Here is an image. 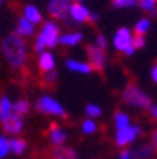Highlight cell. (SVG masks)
<instances>
[{
	"label": "cell",
	"mask_w": 157,
	"mask_h": 159,
	"mask_svg": "<svg viewBox=\"0 0 157 159\" xmlns=\"http://www.w3.org/2000/svg\"><path fill=\"white\" fill-rule=\"evenodd\" d=\"M91 13L92 11L84 3H72L68 20L74 21L75 24H84L91 20Z\"/></svg>",
	"instance_id": "obj_9"
},
{
	"label": "cell",
	"mask_w": 157,
	"mask_h": 159,
	"mask_svg": "<svg viewBox=\"0 0 157 159\" xmlns=\"http://www.w3.org/2000/svg\"><path fill=\"white\" fill-rule=\"evenodd\" d=\"M81 129L82 132L85 134V135H91V134H95L96 129H98V124H96L95 119L92 118H86L81 125Z\"/></svg>",
	"instance_id": "obj_24"
},
{
	"label": "cell",
	"mask_w": 157,
	"mask_h": 159,
	"mask_svg": "<svg viewBox=\"0 0 157 159\" xmlns=\"http://www.w3.org/2000/svg\"><path fill=\"white\" fill-rule=\"evenodd\" d=\"M84 40V33L79 30H74V31H65L61 33L59 37V46L62 47H75L79 43H82Z\"/></svg>",
	"instance_id": "obj_13"
},
{
	"label": "cell",
	"mask_w": 157,
	"mask_h": 159,
	"mask_svg": "<svg viewBox=\"0 0 157 159\" xmlns=\"http://www.w3.org/2000/svg\"><path fill=\"white\" fill-rule=\"evenodd\" d=\"M150 77H151V80H153V83H156V84H157V64H154V66L151 67Z\"/></svg>",
	"instance_id": "obj_34"
},
{
	"label": "cell",
	"mask_w": 157,
	"mask_h": 159,
	"mask_svg": "<svg viewBox=\"0 0 157 159\" xmlns=\"http://www.w3.org/2000/svg\"><path fill=\"white\" fill-rule=\"evenodd\" d=\"M146 46V37L144 36H139V34H134L133 36V47L136 50H140Z\"/></svg>",
	"instance_id": "obj_30"
},
{
	"label": "cell",
	"mask_w": 157,
	"mask_h": 159,
	"mask_svg": "<svg viewBox=\"0 0 157 159\" xmlns=\"http://www.w3.org/2000/svg\"><path fill=\"white\" fill-rule=\"evenodd\" d=\"M156 153V149L153 145H142L133 151V159H151Z\"/></svg>",
	"instance_id": "obj_19"
},
{
	"label": "cell",
	"mask_w": 157,
	"mask_h": 159,
	"mask_svg": "<svg viewBox=\"0 0 157 159\" xmlns=\"http://www.w3.org/2000/svg\"><path fill=\"white\" fill-rule=\"evenodd\" d=\"M118 159H133V149H123L119 153Z\"/></svg>",
	"instance_id": "obj_32"
},
{
	"label": "cell",
	"mask_w": 157,
	"mask_h": 159,
	"mask_svg": "<svg viewBox=\"0 0 157 159\" xmlns=\"http://www.w3.org/2000/svg\"><path fill=\"white\" fill-rule=\"evenodd\" d=\"M142 135V126L140 125H134V124H130V125L124 126V128L116 129V135H115V142L118 146H122V148H126L130 143H133L139 136Z\"/></svg>",
	"instance_id": "obj_6"
},
{
	"label": "cell",
	"mask_w": 157,
	"mask_h": 159,
	"mask_svg": "<svg viewBox=\"0 0 157 159\" xmlns=\"http://www.w3.org/2000/svg\"><path fill=\"white\" fill-rule=\"evenodd\" d=\"M72 2H74V3H84L85 0H72Z\"/></svg>",
	"instance_id": "obj_36"
},
{
	"label": "cell",
	"mask_w": 157,
	"mask_h": 159,
	"mask_svg": "<svg viewBox=\"0 0 157 159\" xmlns=\"http://www.w3.org/2000/svg\"><path fill=\"white\" fill-rule=\"evenodd\" d=\"M137 0H113V6L118 9H130L134 7Z\"/></svg>",
	"instance_id": "obj_28"
},
{
	"label": "cell",
	"mask_w": 157,
	"mask_h": 159,
	"mask_svg": "<svg viewBox=\"0 0 157 159\" xmlns=\"http://www.w3.org/2000/svg\"><path fill=\"white\" fill-rule=\"evenodd\" d=\"M13 108H14V112L20 116H24L30 109V104L27 99H17L13 102Z\"/></svg>",
	"instance_id": "obj_23"
},
{
	"label": "cell",
	"mask_w": 157,
	"mask_h": 159,
	"mask_svg": "<svg viewBox=\"0 0 157 159\" xmlns=\"http://www.w3.org/2000/svg\"><path fill=\"white\" fill-rule=\"evenodd\" d=\"M4 2H6V0H0V6H2V4H3Z\"/></svg>",
	"instance_id": "obj_37"
},
{
	"label": "cell",
	"mask_w": 157,
	"mask_h": 159,
	"mask_svg": "<svg viewBox=\"0 0 157 159\" xmlns=\"http://www.w3.org/2000/svg\"><path fill=\"white\" fill-rule=\"evenodd\" d=\"M65 67L71 71V73L75 74H91L92 73V66L88 61H82V60H76V58H68L65 61Z\"/></svg>",
	"instance_id": "obj_11"
},
{
	"label": "cell",
	"mask_w": 157,
	"mask_h": 159,
	"mask_svg": "<svg viewBox=\"0 0 157 159\" xmlns=\"http://www.w3.org/2000/svg\"><path fill=\"white\" fill-rule=\"evenodd\" d=\"M149 112H150L151 118L157 119V104H151L150 108H149Z\"/></svg>",
	"instance_id": "obj_33"
},
{
	"label": "cell",
	"mask_w": 157,
	"mask_h": 159,
	"mask_svg": "<svg viewBox=\"0 0 157 159\" xmlns=\"http://www.w3.org/2000/svg\"><path fill=\"white\" fill-rule=\"evenodd\" d=\"M48 136H50V141L52 142L54 146H62L67 141V132L61 128V126L55 125V124L50 128Z\"/></svg>",
	"instance_id": "obj_16"
},
{
	"label": "cell",
	"mask_w": 157,
	"mask_h": 159,
	"mask_svg": "<svg viewBox=\"0 0 157 159\" xmlns=\"http://www.w3.org/2000/svg\"><path fill=\"white\" fill-rule=\"evenodd\" d=\"M139 6L142 7V10L153 14L156 13V9H157V0H140Z\"/></svg>",
	"instance_id": "obj_26"
},
{
	"label": "cell",
	"mask_w": 157,
	"mask_h": 159,
	"mask_svg": "<svg viewBox=\"0 0 157 159\" xmlns=\"http://www.w3.org/2000/svg\"><path fill=\"white\" fill-rule=\"evenodd\" d=\"M122 98H123L126 105L136 109H149L151 105L150 95H147L140 87L134 85V84H130L124 88Z\"/></svg>",
	"instance_id": "obj_3"
},
{
	"label": "cell",
	"mask_w": 157,
	"mask_h": 159,
	"mask_svg": "<svg viewBox=\"0 0 157 159\" xmlns=\"http://www.w3.org/2000/svg\"><path fill=\"white\" fill-rule=\"evenodd\" d=\"M3 124L4 132L9 135H19L24 128V116H20L17 114H14L13 116H10L9 119H6Z\"/></svg>",
	"instance_id": "obj_10"
},
{
	"label": "cell",
	"mask_w": 157,
	"mask_h": 159,
	"mask_svg": "<svg viewBox=\"0 0 157 159\" xmlns=\"http://www.w3.org/2000/svg\"><path fill=\"white\" fill-rule=\"evenodd\" d=\"M86 54H88V58H89V64L92 66L94 70L102 71L106 67V63H108L106 50L101 48V47L95 46V44H91L86 48Z\"/></svg>",
	"instance_id": "obj_8"
},
{
	"label": "cell",
	"mask_w": 157,
	"mask_h": 159,
	"mask_svg": "<svg viewBox=\"0 0 157 159\" xmlns=\"http://www.w3.org/2000/svg\"><path fill=\"white\" fill-rule=\"evenodd\" d=\"M59 37H61V30H59L58 23L54 20H47L46 23H43L36 36L34 51L40 54L46 50L57 47L59 44Z\"/></svg>",
	"instance_id": "obj_2"
},
{
	"label": "cell",
	"mask_w": 157,
	"mask_h": 159,
	"mask_svg": "<svg viewBox=\"0 0 157 159\" xmlns=\"http://www.w3.org/2000/svg\"><path fill=\"white\" fill-rule=\"evenodd\" d=\"M85 114L88 115V118L95 119L102 115V108L98 104H88V105L85 107Z\"/></svg>",
	"instance_id": "obj_25"
},
{
	"label": "cell",
	"mask_w": 157,
	"mask_h": 159,
	"mask_svg": "<svg viewBox=\"0 0 157 159\" xmlns=\"http://www.w3.org/2000/svg\"><path fill=\"white\" fill-rule=\"evenodd\" d=\"M72 0H50L47 4L48 14L59 21H68L69 9L72 6Z\"/></svg>",
	"instance_id": "obj_7"
},
{
	"label": "cell",
	"mask_w": 157,
	"mask_h": 159,
	"mask_svg": "<svg viewBox=\"0 0 157 159\" xmlns=\"http://www.w3.org/2000/svg\"><path fill=\"white\" fill-rule=\"evenodd\" d=\"M151 145H153L154 149L157 151V129L153 132V135H151Z\"/></svg>",
	"instance_id": "obj_35"
},
{
	"label": "cell",
	"mask_w": 157,
	"mask_h": 159,
	"mask_svg": "<svg viewBox=\"0 0 157 159\" xmlns=\"http://www.w3.org/2000/svg\"><path fill=\"white\" fill-rule=\"evenodd\" d=\"M10 152V145H9V139L6 136L0 135V159L6 158Z\"/></svg>",
	"instance_id": "obj_27"
},
{
	"label": "cell",
	"mask_w": 157,
	"mask_h": 159,
	"mask_svg": "<svg viewBox=\"0 0 157 159\" xmlns=\"http://www.w3.org/2000/svg\"><path fill=\"white\" fill-rule=\"evenodd\" d=\"M36 24L30 23L28 20H26L23 16L19 17V20H17L16 23V31L14 33L17 34V36L23 37V39H28V37H33L34 34H36L37 29H36Z\"/></svg>",
	"instance_id": "obj_12"
},
{
	"label": "cell",
	"mask_w": 157,
	"mask_h": 159,
	"mask_svg": "<svg viewBox=\"0 0 157 159\" xmlns=\"http://www.w3.org/2000/svg\"><path fill=\"white\" fill-rule=\"evenodd\" d=\"M2 53L9 66L14 70H21L28 61V47L23 37L16 33L9 34L2 40Z\"/></svg>",
	"instance_id": "obj_1"
},
{
	"label": "cell",
	"mask_w": 157,
	"mask_h": 159,
	"mask_svg": "<svg viewBox=\"0 0 157 159\" xmlns=\"http://www.w3.org/2000/svg\"><path fill=\"white\" fill-rule=\"evenodd\" d=\"M55 66H57L55 56H54L50 50H46V51L38 54V68L41 70L43 73L55 70Z\"/></svg>",
	"instance_id": "obj_14"
},
{
	"label": "cell",
	"mask_w": 157,
	"mask_h": 159,
	"mask_svg": "<svg viewBox=\"0 0 157 159\" xmlns=\"http://www.w3.org/2000/svg\"><path fill=\"white\" fill-rule=\"evenodd\" d=\"M9 145H10V152H13L14 155H21V153L26 151V141L21 138H17V136H13V138L9 139Z\"/></svg>",
	"instance_id": "obj_20"
},
{
	"label": "cell",
	"mask_w": 157,
	"mask_h": 159,
	"mask_svg": "<svg viewBox=\"0 0 157 159\" xmlns=\"http://www.w3.org/2000/svg\"><path fill=\"white\" fill-rule=\"evenodd\" d=\"M150 27H151L150 19L143 17V19L137 20V23L134 24V33L139 34V36H144V34H147V31L150 30Z\"/></svg>",
	"instance_id": "obj_22"
},
{
	"label": "cell",
	"mask_w": 157,
	"mask_h": 159,
	"mask_svg": "<svg viewBox=\"0 0 157 159\" xmlns=\"http://www.w3.org/2000/svg\"><path fill=\"white\" fill-rule=\"evenodd\" d=\"M52 158L54 159H78V153L75 152V149L62 145V146H55L54 148Z\"/></svg>",
	"instance_id": "obj_18"
},
{
	"label": "cell",
	"mask_w": 157,
	"mask_h": 159,
	"mask_svg": "<svg viewBox=\"0 0 157 159\" xmlns=\"http://www.w3.org/2000/svg\"><path fill=\"white\" fill-rule=\"evenodd\" d=\"M95 46H98V47H101V48H103V50H106L108 48V46H109V43H108V39L103 36V34H98V36L95 37Z\"/></svg>",
	"instance_id": "obj_31"
},
{
	"label": "cell",
	"mask_w": 157,
	"mask_h": 159,
	"mask_svg": "<svg viewBox=\"0 0 157 159\" xmlns=\"http://www.w3.org/2000/svg\"><path fill=\"white\" fill-rule=\"evenodd\" d=\"M36 108L38 109L41 114H44V115L65 116V108H64V105L59 102L58 99H55L51 95L40 97L36 104Z\"/></svg>",
	"instance_id": "obj_5"
},
{
	"label": "cell",
	"mask_w": 157,
	"mask_h": 159,
	"mask_svg": "<svg viewBox=\"0 0 157 159\" xmlns=\"http://www.w3.org/2000/svg\"><path fill=\"white\" fill-rule=\"evenodd\" d=\"M14 108H13V102L11 99L7 97H2L0 98V121L4 122L6 119H9L10 116L14 115Z\"/></svg>",
	"instance_id": "obj_17"
},
{
	"label": "cell",
	"mask_w": 157,
	"mask_h": 159,
	"mask_svg": "<svg viewBox=\"0 0 157 159\" xmlns=\"http://www.w3.org/2000/svg\"><path fill=\"white\" fill-rule=\"evenodd\" d=\"M21 16L26 20H28L30 23L36 24V26L43 23V13H41V10L36 4H26L23 7V14Z\"/></svg>",
	"instance_id": "obj_15"
},
{
	"label": "cell",
	"mask_w": 157,
	"mask_h": 159,
	"mask_svg": "<svg viewBox=\"0 0 157 159\" xmlns=\"http://www.w3.org/2000/svg\"><path fill=\"white\" fill-rule=\"evenodd\" d=\"M57 78H58V71H57V70L43 73V81L46 84H54L57 81Z\"/></svg>",
	"instance_id": "obj_29"
},
{
	"label": "cell",
	"mask_w": 157,
	"mask_h": 159,
	"mask_svg": "<svg viewBox=\"0 0 157 159\" xmlns=\"http://www.w3.org/2000/svg\"><path fill=\"white\" fill-rule=\"evenodd\" d=\"M133 36L132 30L129 27H120L116 30V33L113 34L112 39V44H113L115 50L119 53H123L124 56H133L136 48L133 47Z\"/></svg>",
	"instance_id": "obj_4"
},
{
	"label": "cell",
	"mask_w": 157,
	"mask_h": 159,
	"mask_svg": "<svg viewBox=\"0 0 157 159\" xmlns=\"http://www.w3.org/2000/svg\"><path fill=\"white\" fill-rule=\"evenodd\" d=\"M113 124H115V128L116 129H120V128H124V126L130 125V116L128 115L126 112H122V111H119V112L115 114L113 116Z\"/></svg>",
	"instance_id": "obj_21"
}]
</instances>
